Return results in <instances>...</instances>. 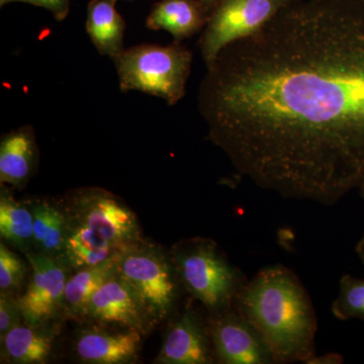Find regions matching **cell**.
Instances as JSON below:
<instances>
[{
	"mask_svg": "<svg viewBox=\"0 0 364 364\" xmlns=\"http://www.w3.org/2000/svg\"><path fill=\"white\" fill-rule=\"evenodd\" d=\"M0 235L23 253L33 247V217L31 207L18 202L6 188L0 193Z\"/></svg>",
	"mask_w": 364,
	"mask_h": 364,
	"instance_id": "ffe728a7",
	"label": "cell"
},
{
	"mask_svg": "<svg viewBox=\"0 0 364 364\" xmlns=\"http://www.w3.org/2000/svg\"><path fill=\"white\" fill-rule=\"evenodd\" d=\"M162 364L215 363L208 322L196 310L186 308L171 321L161 350L155 360Z\"/></svg>",
	"mask_w": 364,
	"mask_h": 364,
	"instance_id": "8fae6325",
	"label": "cell"
},
{
	"mask_svg": "<svg viewBox=\"0 0 364 364\" xmlns=\"http://www.w3.org/2000/svg\"><path fill=\"white\" fill-rule=\"evenodd\" d=\"M85 318L100 324L117 325L146 334L154 321L135 289L119 272L93 294Z\"/></svg>",
	"mask_w": 364,
	"mask_h": 364,
	"instance_id": "30bf717a",
	"label": "cell"
},
{
	"mask_svg": "<svg viewBox=\"0 0 364 364\" xmlns=\"http://www.w3.org/2000/svg\"><path fill=\"white\" fill-rule=\"evenodd\" d=\"M69 219V218H68ZM91 230L69 219L68 233L61 259L68 268L78 270L104 263L122 254Z\"/></svg>",
	"mask_w": 364,
	"mask_h": 364,
	"instance_id": "ac0fdd59",
	"label": "cell"
},
{
	"mask_svg": "<svg viewBox=\"0 0 364 364\" xmlns=\"http://www.w3.org/2000/svg\"><path fill=\"white\" fill-rule=\"evenodd\" d=\"M215 361L224 364H275L274 355L258 330L234 309L208 315Z\"/></svg>",
	"mask_w": 364,
	"mask_h": 364,
	"instance_id": "9c48e42d",
	"label": "cell"
},
{
	"mask_svg": "<svg viewBox=\"0 0 364 364\" xmlns=\"http://www.w3.org/2000/svg\"><path fill=\"white\" fill-rule=\"evenodd\" d=\"M119 273L135 289L154 323L174 312L183 287L171 254L144 241L122 254Z\"/></svg>",
	"mask_w": 364,
	"mask_h": 364,
	"instance_id": "5b68a950",
	"label": "cell"
},
{
	"mask_svg": "<svg viewBox=\"0 0 364 364\" xmlns=\"http://www.w3.org/2000/svg\"><path fill=\"white\" fill-rule=\"evenodd\" d=\"M122 254L95 267L75 270L68 277L64 291L63 313L70 318H85L93 294L119 272Z\"/></svg>",
	"mask_w": 364,
	"mask_h": 364,
	"instance_id": "e0dca14e",
	"label": "cell"
},
{
	"mask_svg": "<svg viewBox=\"0 0 364 364\" xmlns=\"http://www.w3.org/2000/svg\"><path fill=\"white\" fill-rule=\"evenodd\" d=\"M356 253H358V257L360 258L364 264V237L360 239V241L356 245Z\"/></svg>",
	"mask_w": 364,
	"mask_h": 364,
	"instance_id": "4316f807",
	"label": "cell"
},
{
	"mask_svg": "<svg viewBox=\"0 0 364 364\" xmlns=\"http://www.w3.org/2000/svg\"><path fill=\"white\" fill-rule=\"evenodd\" d=\"M32 269L26 293L18 296L23 320L42 325L63 312L69 268L61 258L31 251L25 254Z\"/></svg>",
	"mask_w": 364,
	"mask_h": 364,
	"instance_id": "ba28073f",
	"label": "cell"
},
{
	"mask_svg": "<svg viewBox=\"0 0 364 364\" xmlns=\"http://www.w3.org/2000/svg\"><path fill=\"white\" fill-rule=\"evenodd\" d=\"M359 191H360L361 196H363V198L364 200V184L363 186H361L360 188H359ZM364 237V235H363Z\"/></svg>",
	"mask_w": 364,
	"mask_h": 364,
	"instance_id": "83f0119b",
	"label": "cell"
},
{
	"mask_svg": "<svg viewBox=\"0 0 364 364\" xmlns=\"http://www.w3.org/2000/svg\"><path fill=\"white\" fill-rule=\"evenodd\" d=\"M222 0H200L203 9H205V13L210 16L212 11H214L215 6L221 2Z\"/></svg>",
	"mask_w": 364,
	"mask_h": 364,
	"instance_id": "484cf974",
	"label": "cell"
},
{
	"mask_svg": "<svg viewBox=\"0 0 364 364\" xmlns=\"http://www.w3.org/2000/svg\"><path fill=\"white\" fill-rule=\"evenodd\" d=\"M361 2H363V4H364V0H360Z\"/></svg>",
	"mask_w": 364,
	"mask_h": 364,
	"instance_id": "f1b7e54d",
	"label": "cell"
},
{
	"mask_svg": "<svg viewBox=\"0 0 364 364\" xmlns=\"http://www.w3.org/2000/svg\"><path fill=\"white\" fill-rule=\"evenodd\" d=\"M334 317L341 321H364V279L345 274L339 282V291L332 304Z\"/></svg>",
	"mask_w": 364,
	"mask_h": 364,
	"instance_id": "44dd1931",
	"label": "cell"
},
{
	"mask_svg": "<svg viewBox=\"0 0 364 364\" xmlns=\"http://www.w3.org/2000/svg\"><path fill=\"white\" fill-rule=\"evenodd\" d=\"M233 309L258 330L277 363H309L317 355L315 309L298 275L284 265L258 272L237 294Z\"/></svg>",
	"mask_w": 364,
	"mask_h": 364,
	"instance_id": "7a4b0ae2",
	"label": "cell"
},
{
	"mask_svg": "<svg viewBox=\"0 0 364 364\" xmlns=\"http://www.w3.org/2000/svg\"><path fill=\"white\" fill-rule=\"evenodd\" d=\"M343 363V358L339 355V354L336 353H330L326 354L324 356H320L318 358L317 355L315 356L309 363Z\"/></svg>",
	"mask_w": 364,
	"mask_h": 364,
	"instance_id": "d4e9b609",
	"label": "cell"
},
{
	"mask_svg": "<svg viewBox=\"0 0 364 364\" xmlns=\"http://www.w3.org/2000/svg\"><path fill=\"white\" fill-rule=\"evenodd\" d=\"M39 150L31 126L2 136L0 142V182L23 188L37 166Z\"/></svg>",
	"mask_w": 364,
	"mask_h": 364,
	"instance_id": "4fadbf2b",
	"label": "cell"
},
{
	"mask_svg": "<svg viewBox=\"0 0 364 364\" xmlns=\"http://www.w3.org/2000/svg\"><path fill=\"white\" fill-rule=\"evenodd\" d=\"M23 321L18 296L0 294V337L4 336L9 330Z\"/></svg>",
	"mask_w": 364,
	"mask_h": 364,
	"instance_id": "603a6c76",
	"label": "cell"
},
{
	"mask_svg": "<svg viewBox=\"0 0 364 364\" xmlns=\"http://www.w3.org/2000/svg\"><path fill=\"white\" fill-rule=\"evenodd\" d=\"M67 205L64 208L71 221L88 228L122 252L144 242L135 213L105 189L74 191Z\"/></svg>",
	"mask_w": 364,
	"mask_h": 364,
	"instance_id": "8992f818",
	"label": "cell"
},
{
	"mask_svg": "<svg viewBox=\"0 0 364 364\" xmlns=\"http://www.w3.org/2000/svg\"><path fill=\"white\" fill-rule=\"evenodd\" d=\"M70 1L71 0H0V6H4L11 2H25L47 9L57 21H61L65 20L70 11Z\"/></svg>",
	"mask_w": 364,
	"mask_h": 364,
	"instance_id": "cb8c5ba5",
	"label": "cell"
},
{
	"mask_svg": "<svg viewBox=\"0 0 364 364\" xmlns=\"http://www.w3.org/2000/svg\"><path fill=\"white\" fill-rule=\"evenodd\" d=\"M114 61L122 91H141L174 105L186 95L193 54L177 42L144 44L124 50Z\"/></svg>",
	"mask_w": 364,
	"mask_h": 364,
	"instance_id": "277c9868",
	"label": "cell"
},
{
	"mask_svg": "<svg viewBox=\"0 0 364 364\" xmlns=\"http://www.w3.org/2000/svg\"><path fill=\"white\" fill-rule=\"evenodd\" d=\"M117 0H90L86 32L100 54L114 60L124 51L126 23L116 9Z\"/></svg>",
	"mask_w": 364,
	"mask_h": 364,
	"instance_id": "2e32d148",
	"label": "cell"
},
{
	"mask_svg": "<svg viewBox=\"0 0 364 364\" xmlns=\"http://www.w3.org/2000/svg\"><path fill=\"white\" fill-rule=\"evenodd\" d=\"M207 67L208 138L241 176L325 205L363 186L360 0H291Z\"/></svg>",
	"mask_w": 364,
	"mask_h": 364,
	"instance_id": "6da1fadb",
	"label": "cell"
},
{
	"mask_svg": "<svg viewBox=\"0 0 364 364\" xmlns=\"http://www.w3.org/2000/svg\"><path fill=\"white\" fill-rule=\"evenodd\" d=\"M291 0H222L208 16L200 41L207 66L235 41L243 39L267 25Z\"/></svg>",
	"mask_w": 364,
	"mask_h": 364,
	"instance_id": "52a82bcc",
	"label": "cell"
},
{
	"mask_svg": "<svg viewBox=\"0 0 364 364\" xmlns=\"http://www.w3.org/2000/svg\"><path fill=\"white\" fill-rule=\"evenodd\" d=\"M33 217V247L36 251L61 258L68 233L65 208L48 200L30 203Z\"/></svg>",
	"mask_w": 364,
	"mask_h": 364,
	"instance_id": "d6986e66",
	"label": "cell"
},
{
	"mask_svg": "<svg viewBox=\"0 0 364 364\" xmlns=\"http://www.w3.org/2000/svg\"><path fill=\"white\" fill-rule=\"evenodd\" d=\"M141 334L136 330L109 331L91 327L81 330L74 340L73 349L82 363L123 364L136 361L141 347Z\"/></svg>",
	"mask_w": 364,
	"mask_h": 364,
	"instance_id": "7c38bea8",
	"label": "cell"
},
{
	"mask_svg": "<svg viewBox=\"0 0 364 364\" xmlns=\"http://www.w3.org/2000/svg\"><path fill=\"white\" fill-rule=\"evenodd\" d=\"M44 325L23 321L0 337L2 360L18 364L47 363L52 353L54 335L45 329Z\"/></svg>",
	"mask_w": 364,
	"mask_h": 364,
	"instance_id": "9a60e30c",
	"label": "cell"
},
{
	"mask_svg": "<svg viewBox=\"0 0 364 364\" xmlns=\"http://www.w3.org/2000/svg\"><path fill=\"white\" fill-rule=\"evenodd\" d=\"M170 254L184 291L202 304L208 315L233 309L237 294L248 279L215 241L202 237L183 239Z\"/></svg>",
	"mask_w": 364,
	"mask_h": 364,
	"instance_id": "3957f363",
	"label": "cell"
},
{
	"mask_svg": "<svg viewBox=\"0 0 364 364\" xmlns=\"http://www.w3.org/2000/svg\"><path fill=\"white\" fill-rule=\"evenodd\" d=\"M28 265L18 254L9 250L4 243L0 244V291L2 294H13L21 291L25 282Z\"/></svg>",
	"mask_w": 364,
	"mask_h": 364,
	"instance_id": "7402d4cb",
	"label": "cell"
},
{
	"mask_svg": "<svg viewBox=\"0 0 364 364\" xmlns=\"http://www.w3.org/2000/svg\"><path fill=\"white\" fill-rule=\"evenodd\" d=\"M208 16L200 0H161L153 7L146 26L150 30L166 31L181 41L205 26Z\"/></svg>",
	"mask_w": 364,
	"mask_h": 364,
	"instance_id": "5bb4252c",
	"label": "cell"
}]
</instances>
